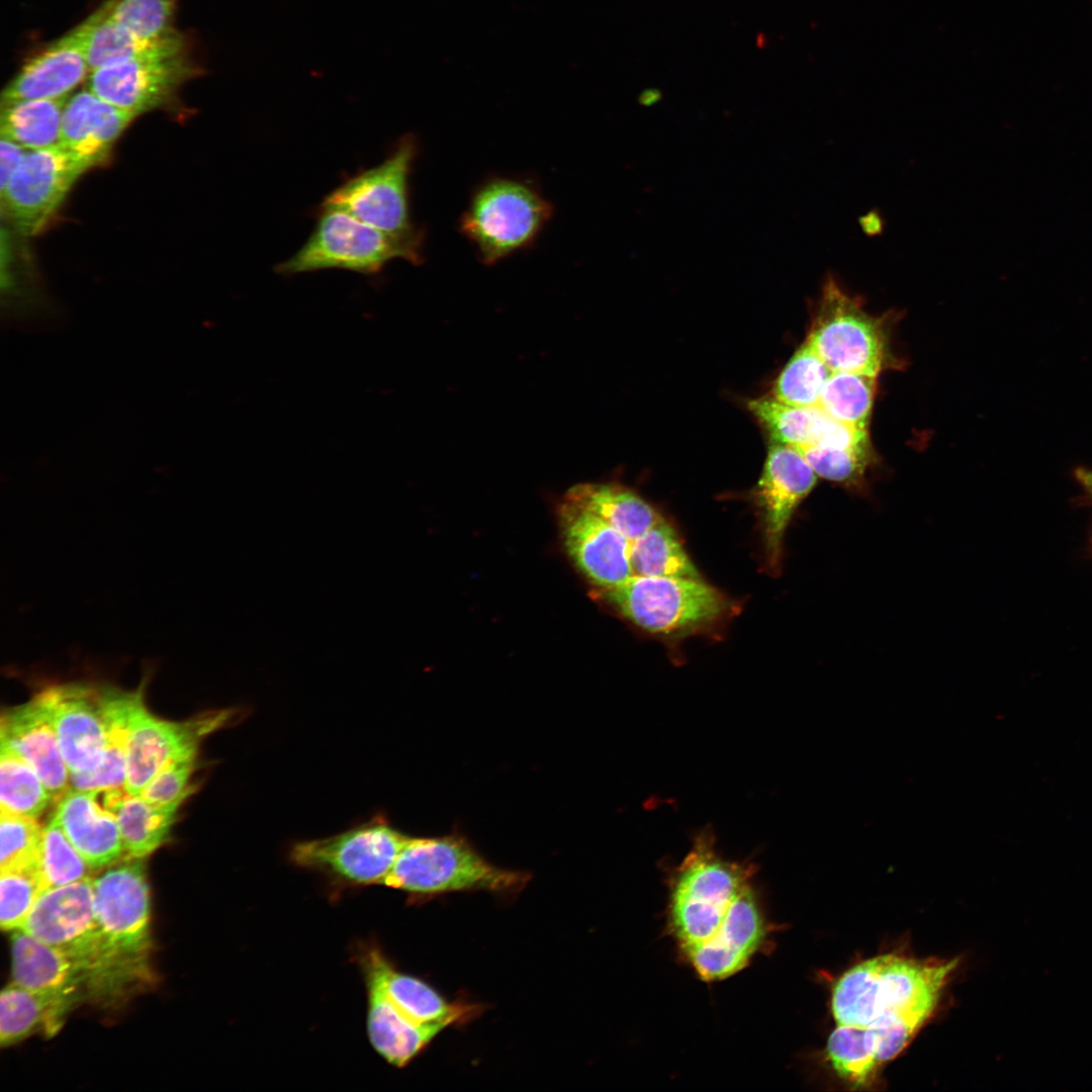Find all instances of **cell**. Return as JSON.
Listing matches in <instances>:
<instances>
[{"label": "cell", "instance_id": "22", "mask_svg": "<svg viewBox=\"0 0 1092 1092\" xmlns=\"http://www.w3.org/2000/svg\"><path fill=\"white\" fill-rule=\"evenodd\" d=\"M55 814L91 870L115 862L124 851L116 818L102 806L95 790L69 789Z\"/></svg>", "mask_w": 1092, "mask_h": 1092}, {"label": "cell", "instance_id": "20", "mask_svg": "<svg viewBox=\"0 0 1092 1092\" xmlns=\"http://www.w3.org/2000/svg\"><path fill=\"white\" fill-rule=\"evenodd\" d=\"M747 407L766 429L770 442L796 448L821 446L871 450L867 430L839 423L818 405L793 406L774 396H762L750 399Z\"/></svg>", "mask_w": 1092, "mask_h": 1092}, {"label": "cell", "instance_id": "26", "mask_svg": "<svg viewBox=\"0 0 1092 1092\" xmlns=\"http://www.w3.org/2000/svg\"><path fill=\"white\" fill-rule=\"evenodd\" d=\"M363 965L365 976L373 978L385 996L419 1023H454L469 1010L448 1003L423 981L396 971L377 948L365 952Z\"/></svg>", "mask_w": 1092, "mask_h": 1092}, {"label": "cell", "instance_id": "31", "mask_svg": "<svg viewBox=\"0 0 1092 1092\" xmlns=\"http://www.w3.org/2000/svg\"><path fill=\"white\" fill-rule=\"evenodd\" d=\"M630 562L635 575L702 578L664 519L631 542Z\"/></svg>", "mask_w": 1092, "mask_h": 1092}, {"label": "cell", "instance_id": "30", "mask_svg": "<svg viewBox=\"0 0 1092 1092\" xmlns=\"http://www.w3.org/2000/svg\"><path fill=\"white\" fill-rule=\"evenodd\" d=\"M67 99H32L1 103V138L35 151L59 144Z\"/></svg>", "mask_w": 1092, "mask_h": 1092}, {"label": "cell", "instance_id": "25", "mask_svg": "<svg viewBox=\"0 0 1092 1092\" xmlns=\"http://www.w3.org/2000/svg\"><path fill=\"white\" fill-rule=\"evenodd\" d=\"M12 983L38 992L84 998L81 976L70 959L56 947L16 929L11 936Z\"/></svg>", "mask_w": 1092, "mask_h": 1092}, {"label": "cell", "instance_id": "28", "mask_svg": "<svg viewBox=\"0 0 1092 1092\" xmlns=\"http://www.w3.org/2000/svg\"><path fill=\"white\" fill-rule=\"evenodd\" d=\"M564 497L600 517L630 542L663 519L636 492L617 483L575 484Z\"/></svg>", "mask_w": 1092, "mask_h": 1092}, {"label": "cell", "instance_id": "29", "mask_svg": "<svg viewBox=\"0 0 1092 1092\" xmlns=\"http://www.w3.org/2000/svg\"><path fill=\"white\" fill-rule=\"evenodd\" d=\"M181 803L154 805L140 795L125 792L112 813L127 855L142 858L161 846L169 836Z\"/></svg>", "mask_w": 1092, "mask_h": 1092}, {"label": "cell", "instance_id": "19", "mask_svg": "<svg viewBox=\"0 0 1092 1092\" xmlns=\"http://www.w3.org/2000/svg\"><path fill=\"white\" fill-rule=\"evenodd\" d=\"M0 735L2 744L31 765L54 801L69 791L70 770L50 716L36 695L2 714Z\"/></svg>", "mask_w": 1092, "mask_h": 1092}, {"label": "cell", "instance_id": "5", "mask_svg": "<svg viewBox=\"0 0 1092 1092\" xmlns=\"http://www.w3.org/2000/svg\"><path fill=\"white\" fill-rule=\"evenodd\" d=\"M553 212L534 185L493 177L477 187L460 219V230L479 259L491 265L531 245Z\"/></svg>", "mask_w": 1092, "mask_h": 1092}, {"label": "cell", "instance_id": "39", "mask_svg": "<svg viewBox=\"0 0 1092 1092\" xmlns=\"http://www.w3.org/2000/svg\"><path fill=\"white\" fill-rule=\"evenodd\" d=\"M796 449L817 476L843 484L858 483L873 460L871 450L821 446H803Z\"/></svg>", "mask_w": 1092, "mask_h": 1092}, {"label": "cell", "instance_id": "4", "mask_svg": "<svg viewBox=\"0 0 1092 1092\" xmlns=\"http://www.w3.org/2000/svg\"><path fill=\"white\" fill-rule=\"evenodd\" d=\"M530 876L487 861L460 832L408 836L382 885L412 895L455 891L515 892Z\"/></svg>", "mask_w": 1092, "mask_h": 1092}, {"label": "cell", "instance_id": "38", "mask_svg": "<svg viewBox=\"0 0 1092 1092\" xmlns=\"http://www.w3.org/2000/svg\"><path fill=\"white\" fill-rule=\"evenodd\" d=\"M41 833L35 818L1 811L0 870L38 873Z\"/></svg>", "mask_w": 1092, "mask_h": 1092}, {"label": "cell", "instance_id": "16", "mask_svg": "<svg viewBox=\"0 0 1092 1092\" xmlns=\"http://www.w3.org/2000/svg\"><path fill=\"white\" fill-rule=\"evenodd\" d=\"M816 481L817 474L795 447L770 442L753 493L761 517L764 549L770 567H779L788 525Z\"/></svg>", "mask_w": 1092, "mask_h": 1092}, {"label": "cell", "instance_id": "12", "mask_svg": "<svg viewBox=\"0 0 1092 1092\" xmlns=\"http://www.w3.org/2000/svg\"><path fill=\"white\" fill-rule=\"evenodd\" d=\"M238 714L235 709H223L172 722L152 715L143 699L127 724L125 791L140 795L165 764L178 757L196 755L202 739L229 725Z\"/></svg>", "mask_w": 1092, "mask_h": 1092}, {"label": "cell", "instance_id": "8", "mask_svg": "<svg viewBox=\"0 0 1092 1092\" xmlns=\"http://www.w3.org/2000/svg\"><path fill=\"white\" fill-rule=\"evenodd\" d=\"M418 154L412 134L402 136L380 164L348 178L321 207L345 211L359 220L422 250L424 233L410 212L408 179Z\"/></svg>", "mask_w": 1092, "mask_h": 1092}, {"label": "cell", "instance_id": "40", "mask_svg": "<svg viewBox=\"0 0 1092 1092\" xmlns=\"http://www.w3.org/2000/svg\"><path fill=\"white\" fill-rule=\"evenodd\" d=\"M40 893L37 872L1 871L0 924L2 929H20Z\"/></svg>", "mask_w": 1092, "mask_h": 1092}, {"label": "cell", "instance_id": "36", "mask_svg": "<svg viewBox=\"0 0 1092 1092\" xmlns=\"http://www.w3.org/2000/svg\"><path fill=\"white\" fill-rule=\"evenodd\" d=\"M90 870L54 813L42 828L39 845L38 873L41 892L86 879Z\"/></svg>", "mask_w": 1092, "mask_h": 1092}, {"label": "cell", "instance_id": "2", "mask_svg": "<svg viewBox=\"0 0 1092 1092\" xmlns=\"http://www.w3.org/2000/svg\"><path fill=\"white\" fill-rule=\"evenodd\" d=\"M20 929L70 959L89 999L113 1000L147 980L148 964L123 954L101 930L89 877L42 891Z\"/></svg>", "mask_w": 1092, "mask_h": 1092}, {"label": "cell", "instance_id": "33", "mask_svg": "<svg viewBox=\"0 0 1092 1092\" xmlns=\"http://www.w3.org/2000/svg\"><path fill=\"white\" fill-rule=\"evenodd\" d=\"M876 382L877 376L873 375L831 372L822 389L818 406L839 423L867 430Z\"/></svg>", "mask_w": 1092, "mask_h": 1092}, {"label": "cell", "instance_id": "24", "mask_svg": "<svg viewBox=\"0 0 1092 1092\" xmlns=\"http://www.w3.org/2000/svg\"><path fill=\"white\" fill-rule=\"evenodd\" d=\"M108 0L78 26L90 72L101 67L158 54L190 50L189 40L178 30L155 40H143L114 21Z\"/></svg>", "mask_w": 1092, "mask_h": 1092}, {"label": "cell", "instance_id": "11", "mask_svg": "<svg viewBox=\"0 0 1092 1092\" xmlns=\"http://www.w3.org/2000/svg\"><path fill=\"white\" fill-rule=\"evenodd\" d=\"M205 73L191 51L151 55L113 63L90 72L86 87L135 117L172 108L188 81Z\"/></svg>", "mask_w": 1092, "mask_h": 1092}, {"label": "cell", "instance_id": "21", "mask_svg": "<svg viewBox=\"0 0 1092 1092\" xmlns=\"http://www.w3.org/2000/svg\"><path fill=\"white\" fill-rule=\"evenodd\" d=\"M134 117L85 87L66 100L59 144L88 170L107 161Z\"/></svg>", "mask_w": 1092, "mask_h": 1092}, {"label": "cell", "instance_id": "9", "mask_svg": "<svg viewBox=\"0 0 1092 1092\" xmlns=\"http://www.w3.org/2000/svg\"><path fill=\"white\" fill-rule=\"evenodd\" d=\"M408 836L378 815L331 836L298 841L289 857L297 867L337 884L382 885Z\"/></svg>", "mask_w": 1092, "mask_h": 1092}, {"label": "cell", "instance_id": "6", "mask_svg": "<svg viewBox=\"0 0 1092 1092\" xmlns=\"http://www.w3.org/2000/svg\"><path fill=\"white\" fill-rule=\"evenodd\" d=\"M602 592L627 620L661 635L706 626L719 620L728 609L724 596L702 578L633 574Z\"/></svg>", "mask_w": 1092, "mask_h": 1092}, {"label": "cell", "instance_id": "18", "mask_svg": "<svg viewBox=\"0 0 1092 1092\" xmlns=\"http://www.w3.org/2000/svg\"><path fill=\"white\" fill-rule=\"evenodd\" d=\"M90 69L79 26L30 58L7 84L1 103L32 99H67L88 79Z\"/></svg>", "mask_w": 1092, "mask_h": 1092}, {"label": "cell", "instance_id": "37", "mask_svg": "<svg viewBox=\"0 0 1092 1092\" xmlns=\"http://www.w3.org/2000/svg\"><path fill=\"white\" fill-rule=\"evenodd\" d=\"M177 0H108L109 16L134 36L155 40L176 32Z\"/></svg>", "mask_w": 1092, "mask_h": 1092}, {"label": "cell", "instance_id": "42", "mask_svg": "<svg viewBox=\"0 0 1092 1092\" xmlns=\"http://www.w3.org/2000/svg\"><path fill=\"white\" fill-rule=\"evenodd\" d=\"M196 755L175 758L165 764L143 789L140 796L154 805L184 801L193 791L189 785Z\"/></svg>", "mask_w": 1092, "mask_h": 1092}, {"label": "cell", "instance_id": "3", "mask_svg": "<svg viewBox=\"0 0 1092 1092\" xmlns=\"http://www.w3.org/2000/svg\"><path fill=\"white\" fill-rule=\"evenodd\" d=\"M959 958L919 960L884 953L860 962L835 982L831 1011L837 1025L870 1027L908 1019L925 1024L959 966Z\"/></svg>", "mask_w": 1092, "mask_h": 1092}, {"label": "cell", "instance_id": "27", "mask_svg": "<svg viewBox=\"0 0 1092 1092\" xmlns=\"http://www.w3.org/2000/svg\"><path fill=\"white\" fill-rule=\"evenodd\" d=\"M77 1002L72 995L32 991L11 983L0 997L1 1044L15 1043L38 1029L54 1035Z\"/></svg>", "mask_w": 1092, "mask_h": 1092}, {"label": "cell", "instance_id": "23", "mask_svg": "<svg viewBox=\"0 0 1092 1092\" xmlns=\"http://www.w3.org/2000/svg\"><path fill=\"white\" fill-rule=\"evenodd\" d=\"M366 977L367 1030L374 1050L388 1063L403 1067L451 1023H419L400 1011L377 982Z\"/></svg>", "mask_w": 1092, "mask_h": 1092}, {"label": "cell", "instance_id": "44", "mask_svg": "<svg viewBox=\"0 0 1092 1092\" xmlns=\"http://www.w3.org/2000/svg\"><path fill=\"white\" fill-rule=\"evenodd\" d=\"M1072 476L1082 489L1084 499L1092 505V468L1077 466L1073 469Z\"/></svg>", "mask_w": 1092, "mask_h": 1092}, {"label": "cell", "instance_id": "45", "mask_svg": "<svg viewBox=\"0 0 1092 1092\" xmlns=\"http://www.w3.org/2000/svg\"><path fill=\"white\" fill-rule=\"evenodd\" d=\"M861 226L867 235H877L882 230L881 216L876 212H870L863 216L860 220Z\"/></svg>", "mask_w": 1092, "mask_h": 1092}, {"label": "cell", "instance_id": "41", "mask_svg": "<svg viewBox=\"0 0 1092 1092\" xmlns=\"http://www.w3.org/2000/svg\"><path fill=\"white\" fill-rule=\"evenodd\" d=\"M125 744L126 736L119 732H109L107 746L100 762L90 771L70 774V789L94 791L124 788L126 782Z\"/></svg>", "mask_w": 1092, "mask_h": 1092}, {"label": "cell", "instance_id": "32", "mask_svg": "<svg viewBox=\"0 0 1092 1092\" xmlns=\"http://www.w3.org/2000/svg\"><path fill=\"white\" fill-rule=\"evenodd\" d=\"M52 800L51 793L31 765L1 743V811L36 819Z\"/></svg>", "mask_w": 1092, "mask_h": 1092}, {"label": "cell", "instance_id": "14", "mask_svg": "<svg viewBox=\"0 0 1092 1092\" xmlns=\"http://www.w3.org/2000/svg\"><path fill=\"white\" fill-rule=\"evenodd\" d=\"M96 920L123 954L147 962L151 945V898L144 862L139 858L108 868L92 879Z\"/></svg>", "mask_w": 1092, "mask_h": 1092}, {"label": "cell", "instance_id": "7", "mask_svg": "<svg viewBox=\"0 0 1092 1092\" xmlns=\"http://www.w3.org/2000/svg\"><path fill=\"white\" fill-rule=\"evenodd\" d=\"M395 259L418 265L423 260L422 250L345 211L322 207L314 230L305 244L291 258L277 265L276 271L294 275L344 269L374 274Z\"/></svg>", "mask_w": 1092, "mask_h": 1092}, {"label": "cell", "instance_id": "13", "mask_svg": "<svg viewBox=\"0 0 1092 1092\" xmlns=\"http://www.w3.org/2000/svg\"><path fill=\"white\" fill-rule=\"evenodd\" d=\"M87 169L60 144L30 151L3 191L1 208L19 233L41 232Z\"/></svg>", "mask_w": 1092, "mask_h": 1092}, {"label": "cell", "instance_id": "15", "mask_svg": "<svg viewBox=\"0 0 1092 1092\" xmlns=\"http://www.w3.org/2000/svg\"><path fill=\"white\" fill-rule=\"evenodd\" d=\"M36 696L50 716L70 774L92 770L108 742L101 687L66 682L48 687Z\"/></svg>", "mask_w": 1092, "mask_h": 1092}, {"label": "cell", "instance_id": "35", "mask_svg": "<svg viewBox=\"0 0 1092 1092\" xmlns=\"http://www.w3.org/2000/svg\"><path fill=\"white\" fill-rule=\"evenodd\" d=\"M831 372L813 348L805 342L777 378L772 396L793 406H816Z\"/></svg>", "mask_w": 1092, "mask_h": 1092}, {"label": "cell", "instance_id": "1", "mask_svg": "<svg viewBox=\"0 0 1092 1092\" xmlns=\"http://www.w3.org/2000/svg\"><path fill=\"white\" fill-rule=\"evenodd\" d=\"M754 864L722 856L710 828L668 878L667 929L704 982L743 970L766 944L770 926L754 886Z\"/></svg>", "mask_w": 1092, "mask_h": 1092}, {"label": "cell", "instance_id": "43", "mask_svg": "<svg viewBox=\"0 0 1092 1092\" xmlns=\"http://www.w3.org/2000/svg\"><path fill=\"white\" fill-rule=\"evenodd\" d=\"M26 149L20 145L1 138L0 144V192L4 190L7 183L15 173L17 168L22 163L26 156Z\"/></svg>", "mask_w": 1092, "mask_h": 1092}, {"label": "cell", "instance_id": "34", "mask_svg": "<svg viewBox=\"0 0 1092 1092\" xmlns=\"http://www.w3.org/2000/svg\"><path fill=\"white\" fill-rule=\"evenodd\" d=\"M827 1057L836 1074L855 1088L872 1084L882 1067L866 1027L837 1025L828 1038Z\"/></svg>", "mask_w": 1092, "mask_h": 1092}, {"label": "cell", "instance_id": "10", "mask_svg": "<svg viewBox=\"0 0 1092 1092\" xmlns=\"http://www.w3.org/2000/svg\"><path fill=\"white\" fill-rule=\"evenodd\" d=\"M884 320L869 314L832 275L824 281L806 341L832 372L877 376L887 359Z\"/></svg>", "mask_w": 1092, "mask_h": 1092}, {"label": "cell", "instance_id": "17", "mask_svg": "<svg viewBox=\"0 0 1092 1092\" xmlns=\"http://www.w3.org/2000/svg\"><path fill=\"white\" fill-rule=\"evenodd\" d=\"M557 513L566 551L590 582L605 590L633 575L631 542L626 537L600 517L564 496Z\"/></svg>", "mask_w": 1092, "mask_h": 1092}]
</instances>
